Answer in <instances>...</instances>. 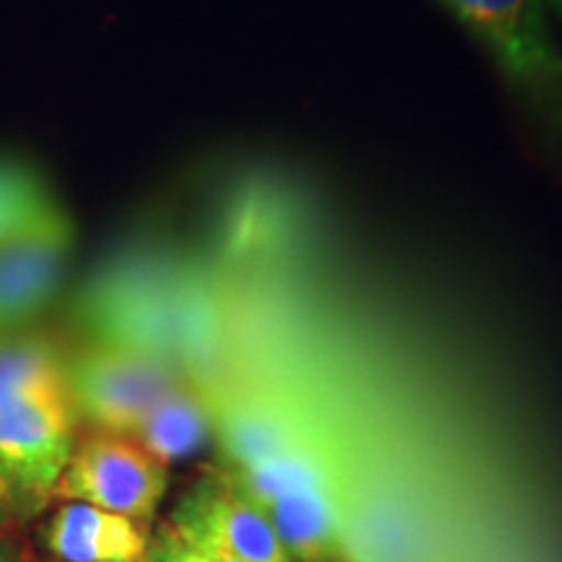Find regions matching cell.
I'll return each instance as SVG.
<instances>
[{
    "mask_svg": "<svg viewBox=\"0 0 562 562\" xmlns=\"http://www.w3.org/2000/svg\"><path fill=\"white\" fill-rule=\"evenodd\" d=\"M53 203L47 182L32 165L0 159V243L37 222Z\"/></svg>",
    "mask_w": 562,
    "mask_h": 562,
    "instance_id": "12",
    "label": "cell"
},
{
    "mask_svg": "<svg viewBox=\"0 0 562 562\" xmlns=\"http://www.w3.org/2000/svg\"><path fill=\"white\" fill-rule=\"evenodd\" d=\"M544 3L550 5V9H552L554 13H558V16L562 19V0H544Z\"/></svg>",
    "mask_w": 562,
    "mask_h": 562,
    "instance_id": "15",
    "label": "cell"
},
{
    "mask_svg": "<svg viewBox=\"0 0 562 562\" xmlns=\"http://www.w3.org/2000/svg\"><path fill=\"white\" fill-rule=\"evenodd\" d=\"M63 378L76 417L89 419L100 432L128 438L146 414L178 389L170 364L125 344H97L79 351L63 364Z\"/></svg>",
    "mask_w": 562,
    "mask_h": 562,
    "instance_id": "3",
    "label": "cell"
},
{
    "mask_svg": "<svg viewBox=\"0 0 562 562\" xmlns=\"http://www.w3.org/2000/svg\"><path fill=\"white\" fill-rule=\"evenodd\" d=\"M172 529L191 547H216L248 562H292L281 547L269 513L227 476L203 480L172 513Z\"/></svg>",
    "mask_w": 562,
    "mask_h": 562,
    "instance_id": "6",
    "label": "cell"
},
{
    "mask_svg": "<svg viewBox=\"0 0 562 562\" xmlns=\"http://www.w3.org/2000/svg\"><path fill=\"white\" fill-rule=\"evenodd\" d=\"M505 79L550 128H562V55L544 0H446Z\"/></svg>",
    "mask_w": 562,
    "mask_h": 562,
    "instance_id": "2",
    "label": "cell"
},
{
    "mask_svg": "<svg viewBox=\"0 0 562 562\" xmlns=\"http://www.w3.org/2000/svg\"><path fill=\"white\" fill-rule=\"evenodd\" d=\"M47 552L63 562H144L149 533L133 518L66 503L42 529Z\"/></svg>",
    "mask_w": 562,
    "mask_h": 562,
    "instance_id": "7",
    "label": "cell"
},
{
    "mask_svg": "<svg viewBox=\"0 0 562 562\" xmlns=\"http://www.w3.org/2000/svg\"><path fill=\"white\" fill-rule=\"evenodd\" d=\"M76 448L66 381L0 396V524H24L55 497Z\"/></svg>",
    "mask_w": 562,
    "mask_h": 562,
    "instance_id": "1",
    "label": "cell"
},
{
    "mask_svg": "<svg viewBox=\"0 0 562 562\" xmlns=\"http://www.w3.org/2000/svg\"><path fill=\"white\" fill-rule=\"evenodd\" d=\"M281 547L292 560L326 562L339 552V513L328 487L281 495L263 508Z\"/></svg>",
    "mask_w": 562,
    "mask_h": 562,
    "instance_id": "8",
    "label": "cell"
},
{
    "mask_svg": "<svg viewBox=\"0 0 562 562\" xmlns=\"http://www.w3.org/2000/svg\"><path fill=\"white\" fill-rule=\"evenodd\" d=\"M0 562H13V558L9 554V550H5V547H0Z\"/></svg>",
    "mask_w": 562,
    "mask_h": 562,
    "instance_id": "16",
    "label": "cell"
},
{
    "mask_svg": "<svg viewBox=\"0 0 562 562\" xmlns=\"http://www.w3.org/2000/svg\"><path fill=\"white\" fill-rule=\"evenodd\" d=\"M227 480L243 492L248 501L256 505H266L277 501L281 495H290V492L305 490V487H326L328 476L323 469L321 459L311 451H302V448H292L271 459H263L250 467L237 469V472L224 474Z\"/></svg>",
    "mask_w": 562,
    "mask_h": 562,
    "instance_id": "10",
    "label": "cell"
},
{
    "mask_svg": "<svg viewBox=\"0 0 562 562\" xmlns=\"http://www.w3.org/2000/svg\"><path fill=\"white\" fill-rule=\"evenodd\" d=\"M167 492V467L128 435L91 432L76 442L55 497L149 521Z\"/></svg>",
    "mask_w": 562,
    "mask_h": 562,
    "instance_id": "4",
    "label": "cell"
},
{
    "mask_svg": "<svg viewBox=\"0 0 562 562\" xmlns=\"http://www.w3.org/2000/svg\"><path fill=\"white\" fill-rule=\"evenodd\" d=\"M144 562H206L191 544L182 542L172 526L159 531L157 542L151 544V552H146Z\"/></svg>",
    "mask_w": 562,
    "mask_h": 562,
    "instance_id": "13",
    "label": "cell"
},
{
    "mask_svg": "<svg viewBox=\"0 0 562 562\" xmlns=\"http://www.w3.org/2000/svg\"><path fill=\"white\" fill-rule=\"evenodd\" d=\"M193 550L199 552L206 562H248V560L235 558V554H229L224 550H216V547H193Z\"/></svg>",
    "mask_w": 562,
    "mask_h": 562,
    "instance_id": "14",
    "label": "cell"
},
{
    "mask_svg": "<svg viewBox=\"0 0 562 562\" xmlns=\"http://www.w3.org/2000/svg\"><path fill=\"white\" fill-rule=\"evenodd\" d=\"M211 435L206 404L193 391L175 389L146 414L133 440L159 463H175L201 451Z\"/></svg>",
    "mask_w": 562,
    "mask_h": 562,
    "instance_id": "9",
    "label": "cell"
},
{
    "mask_svg": "<svg viewBox=\"0 0 562 562\" xmlns=\"http://www.w3.org/2000/svg\"><path fill=\"white\" fill-rule=\"evenodd\" d=\"M63 362L40 336L0 334V396L63 383Z\"/></svg>",
    "mask_w": 562,
    "mask_h": 562,
    "instance_id": "11",
    "label": "cell"
},
{
    "mask_svg": "<svg viewBox=\"0 0 562 562\" xmlns=\"http://www.w3.org/2000/svg\"><path fill=\"white\" fill-rule=\"evenodd\" d=\"M74 224L55 201L37 222L0 243V334L21 331L60 290Z\"/></svg>",
    "mask_w": 562,
    "mask_h": 562,
    "instance_id": "5",
    "label": "cell"
}]
</instances>
